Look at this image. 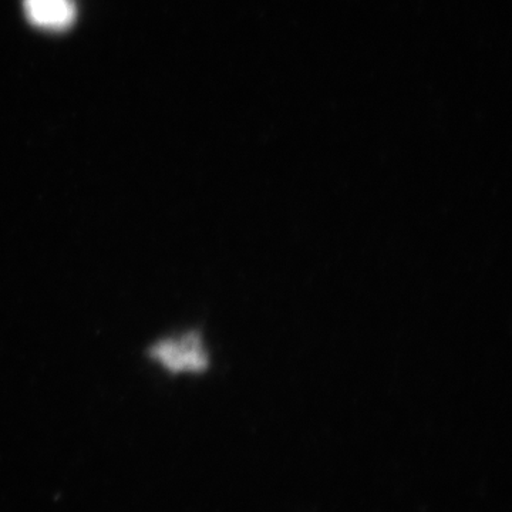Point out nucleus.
Here are the masks:
<instances>
[{"label":"nucleus","instance_id":"1","mask_svg":"<svg viewBox=\"0 0 512 512\" xmlns=\"http://www.w3.org/2000/svg\"><path fill=\"white\" fill-rule=\"evenodd\" d=\"M148 357L173 375L202 373L210 365L204 340L197 332L185 333L180 338L158 340L148 349Z\"/></svg>","mask_w":512,"mask_h":512},{"label":"nucleus","instance_id":"2","mask_svg":"<svg viewBox=\"0 0 512 512\" xmlns=\"http://www.w3.org/2000/svg\"><path fill=\"white\" fill-rule=\"evenodd\" d=\"M23 9L32 25L49 32L69 29L76 19L74 0H23Z\"/></svg>","mask_w":512,"mask_h":512}]
</instances>
